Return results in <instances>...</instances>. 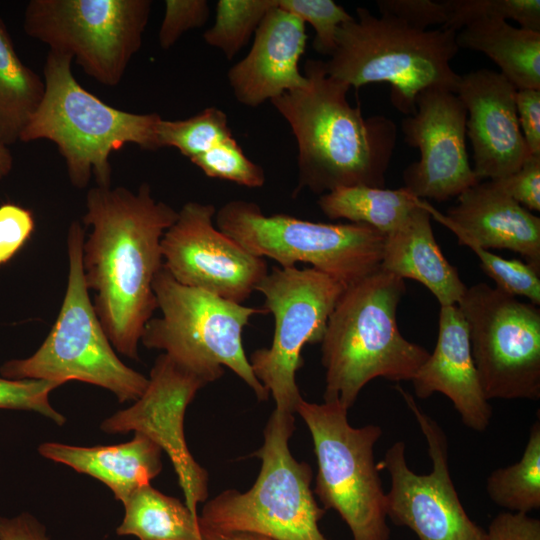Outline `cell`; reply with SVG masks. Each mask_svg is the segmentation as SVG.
I'll list each match as a JSON object with an SVG mask.
<instances>
[{"instance_id": "obj_1", "label": "cell", "mask_w": 540, "mask_h": 540, "mask_svg": "<svg viewBox=\"0 0 540 540\" xmlns=\"http://www.w3.org/2000/svg\"><path fill=\"white\" fill-rule=\"evenodd\" d=\"M83 222L82 266L94 309L112 346L138 359L144 328L158 309L153 281L163 266L161 239L178 211L157 201L149 184L90 189Z\"/></svg>"}, {"instance_id": "obj_2", "label": "cell", "mask_w": 540, "mask_h": 540, "mask_svg": "<svg viewBox=\"0 0 540 540\" xmlns=\"http://www.w3.org/2000/svg\"><path fill=\"white\" fill-rule=\"evenodd\" d=\"M307 84L271 103L288 122L298 145L297 195L307 188L325 194L338 188H383L397 126L383 115L364 117L347 100L349 85L329 76L322 60L304 64Z\"/></svg>"}, {"instance_id": "obj_3", "label": "cell", "mask_w": 540, "mask_h": 540, "mask_svg": "<svg viewBox=\"0 0 540 540\" xmlns=\"http://www.w3.org/2000/svg\"><path fill=\"white\" fill-rule=\"evenodd\" d=\"M404 279L381 267L344 288L321 341L324 402L349 410L375 378L411 381L430 352L401 334L396 313Z\"/></svg>"}, {"instance_id": "obj_4", "label": "cell", "mask_w": 540, "mask_h": 540, "mask_svg": "<svg viewBox=\"0 0 540 540\" xmlns=\"http://www.w3.org/2000/svg\"><path fill=\"white\" fill-rule=\"evenodd\" d=\"M69 55L50 51L44 75V95L21 133L22 142L49 140L64 158L70 182L85 188L92 175L97 186L110 187V155L125 144L159 148L157 113L136 114L104 103L75 79Z\"/></svg>"}, {"instance_id": "obj_5", "label": "cell", "mask_w": 540, "mask_h": 540, "mask_svg": "<svg viewBox=\"0 0 540 540\" xmlns=\"http://www.w3.org/2000/svg\"><path fill=\"white\" fill-rule=\"evenodd\" d=\"M450 29L419 30L390 16L358 7L356 17L338 30L326 73L356 89L385 82L391 103L405 114L416 110L417 95L440 87L455 93L460 74L451 66L459 47Z\"/></svg>"}, {"instance_id": "obj_6", "label": "cell", "mask_w": 540, "mask_h": 540, "mask_svg": "<svg viewBox=\"0 0 540 540\" xmlns=\"http://www.w3.org/2000/svg\"><path fill=\"white\" fill-rule=\"evenodd\" d=\"M294 414L274 410L264 428L258 477L246 492L227 489L206 501L198 524L220 531H248L275 540H327L319 527L325 509L311 489L312 469L297 461L289 440Z\"/></svg>"}, {"instance_id": "obj_7", "label": "cell", "mask_w": 540, "mask_h": 540, "mask_svg": "<svg viewBox=\"0 0 540 540\" xmlns=\"http://www.w3.org/2000/svg\"><path fill=\"white\" fill-rule=\"evenodd\" d=\"M85 231L78 221L67 235L68 281L57 319L38 350L28 358L0 367L2 377L66 383L77 380L111 391L119 402L136 401L148 378L126 366L113 346L90 300L83 266Z\"/></svg>"}, {"instance_id": "obj_8", "label": "cell", "mask_w": 540, "mask_h": 540, "mask_svg": "<svg viewBox=\"0 0 540 540\" xmlns=\"http://www.w3.org/2000/svg\"><path fill=\"white\" fill-rule=\"evenodd\" d=\"M161 316L146 324L141 342L165 351L179 364L204 377L219 379L223 367L231 369L259 401L268 391L254 375L242 344V332L255 314L266 313L205 290L178 283L164 266L153 281Z\"/></svg>"}, {"instance_id": "obj_9", "label": "cell", "mask_w": 540, "mask_h": 540, "mask_svg": "<svg viewBox=\"0 0 540 540\" xmlns=\"http://www.w3.org/2000/svg\"><path fill=\"white\" fill-rule=\"evenodd\" d=\"M215 225L246 251L282 268L308 263L344 288L378 270L385 235L358 223H320L287 214L267 216L254 202L232 200Z\"/></svg>"}, {"instance_id": "obj_10", "label": "cell", "mask_w": 540, "mask_h": 540, "mask_svg": "<svg viewBox=\"0 0 540 540\" xmlns=\"http://www.w3.org/2000/svg\"><path fill=\"white\" fill-rule=\"evenodd\" d=\"M338 402L321 404L304 399L296 413L311 434L317 460L314 493L325 510H335L353 540H389L386 493L374 460L380 426L353 427Z\"/></svg>"}, {"instance_id": "obj_11", "label": "cell", "mask_w": 540, "mask_h": 540, "mask_svg": "<svg viewBox=\"0 0 540 540\" xmlns=\"http://www.w3.org/2000/svg\"><path fill=\"white\" fill-rule=\"evenodd\" d=\"M151 6L150 0H31L23 27L100 84L116 86L142 46Z\"/></svg>"}, {"instance_id": "obj_12", "label": "cell", "mask_w": 540, "mask_h": 540, "mask_svg": "<svg viewBox=\"0 0 540 540\" xmlns=\"http://www.w3.org/2000/svg\"><path fill=\"white\" fill-rule=\"evenodd\" d=\"M344 287L314 269L274 267L255 291L265 297L264 309L274 317V334L268 348L253 351L251 369L271 395L276 410L296 413L303 399L296 372L303 366L306 344L321 343L328 319Z\"/></svg>"}, {"instance_id": "obj_13", "label": "cell", "mask_w": 540, "mask_h": 540, "mask_svg": "<svg viewBox=\"0 0 540 540\" xmlns=\"http://www.w3.org/2000/svg\"><path fill=\"white\" fill-rule=\"evenodd\" d=\"M486 399H540V309L497 287H467L457 303Z\"/></svg>"}, {"instance_id": "obj_14", "label": "cell", "mask_w": 540, "mask_h": 540, "mask_svg": "<svg viewBox=\"0 0 540 540\" xmlns=\"http://www.w3.org/2000/svg\"><path fill=\"white\" fill-rule=\"evenodd\" d=\"M402 395L427 442L432 468L417 474L408 466L405 443L396 441L377 464L387 471L386 514L397 526L411 529L419 540H486V531L466 513L449 469L447 436L436 420L399 385Z\"/></svg>"}, {"instance_id": "obj_15", "label": "cell", "mask_w": 540, "mask_h": 540, "mask_svg": "<svg viewBox=\"0 0 540 540\" xmlns=\"http://www.w3.org/2000/svg\"><path fill=\"white\" fill-rule=\"evenodd\" d=\"M216 211L210 203L183 205L161 239L163 266L182 285L243 304L268 266L216 227Z\"/></svg>"}, {"instance_id": "obj_16", "label": "cell", "mask_w": 540, "mask_h": 540, "mask_svg": "<svg viewBox=\"0 0 540 540\" xmlns=\"http://www.w3.org/2000/svg\"><path fill=\"white\" fill-rule=\"evenodd\" d=\"M207 384V379L162 353L154 362L141 397L100 426L110 434L141 433L165 451L177 475L184 503L194 514H198V504L208 497L209 476L188 449L184 416L196 393Z\"/></svg>"}, {"instance_id": "obj_17", "label": "cell", "mask_w": 540, "mask_h": 540, "mask_svg": "<svg viewBox=\"0 0 540 540\" xmlns=\"http://www.w3.org/2000/svg\"><path fill=\"white\" fill-rule=\"evenodd\" d=\"M415 103L401 129L405 142L419 149L420 159L404 170V187L423 200L458 197L480 181L466 148L467 110L454 92L440 87L421 91Z\"/></svg>"}, {"instance_id": "obj_18", "label": "cell", "mask_w": 540, "mask_h": 540, "mask_svg": "<svg viewBox=\"0 0 540 540\" xmlns=\"http://www.w3.org/2000/svg\"><path fill=\"white\" fill-rule=\"evenodd\" d=\"M516 91L500 72L487 68L460 75L455 94L467 110L466 136L480 181L510 175L530 155L518 123Z\"/></svg>"}, {"instance_id": "obj_19", "label": "cell", "mask_w": 540, "mask_h": 540, "mask_svg": "<svg viewBox=\"0 0 540 540\" xmlns=\"http://www.w3.org/2000/svg\"><path fill=\"white\" fill-rule=\"evenodd\" d=\"M442 214L428 202L432 218L450 229L458 243L508 249L540 269V218L516 202L496 180L479 181Z\"/></svg>"}, {"instance_id": "obj_20", "label": "cell", "mask_w": 540, "mask_h": 540, "mask_svg": "<svg viewBox=\"0 0 540 540\" xmlns=\"http://www.w3.org/2000/svg\"><path fill=\"white\" fill-rule=\"evenodd\" d=\"M305 23L277 6L270 9L248 54L227 73L236 100L252 108L307 84L299 70L306 47Z\"/></svg>"}, {"instance_id": "obj_21", "label": "cell", "mask_w": 540, "mask_h": 540, "mask_svg": "<svg viewBox=\"0 0 540 540\" xmlns=\"http://www.w3.org/2000/svg\"><path fill=\"white\" fill-rule=\"evenodd\" d=\"M438 325L435 349L411 380L414 394L419 399L445 395L467 428L484 432L490 425L492 407L479 381L459 307L440 306Z\"/></svg>"}, {"instance_id": "obj_22", "label": "cell", "mask_w": 540, "mask_h": 540, "mask_svg": "<svg viewBox=\"0 0 540 540\" xmlns=\"http://www.w3.org/2000/svg\"><path fill=\"white\" fill-rule=\"evenodd\" d=\"M380 267L402 279L420 282L440 306L457 305L467 289L436 242L423 199H418L406 219L385 235Z\"/></svg>"}, {"instance_id": "obj_23", "label": "cell", "mask_w": 540, "mask_h": 540, "mask_svg": "<svg viewBox=\"0 0 540 540\" xmlns=\"http://www.w3.org/2000/svg\"><path fill=\"white\" fill-rule=\"evenodd\" d=\"M38 451L47 459L101 481L122 503L137 489L150 484L162 469L161 448L141 433L117 445L79 447L47 442Z\"/></svg>"}, {"instance_id": "obj_24", "label": "cell", "mask_w": 540, "mask_h": 540, "mask_svg": "<svg viewBox=\"0 0 540 540\" xmlns=\"http://www.w3.org/2000/svg\"><path fill=\"white\" fill-rule=\"evenodd\" d=\"M456 43L488 56L516 89H540V32L484 18L459 30Z\"/></svg>"}, {"instance_id": "obj_25", "label": "cell", "mask_w": 540, "mask_h": 540, "mask_svg": "<svg viewBox=\"0 0 540 540\" xmlns=\"http://www.w3.org/2000/svg\"><path fill=\"white\" fill-rule=\"evenodd\" d=\"M418 199L405 187L387 189L358 185L322 194L317 204L331 220L365 224L387 235L406 219L417 206Z\"/></svg>"}, {"instance_id": "obj_26", "label": "cell", "mask_w": 540, "mask_h": 540, "mask_svg": "<svg viewBox=\"0 0 540 540\" xmlns=\"http://www.w3.org/2000/svg\"><path fill=\"white\" fill-rule=\"evenodd\" d=\"M124 517L116 528L119 536L138 540H199L198 514L184 502L146 484L124 503Z\"/></svg>"}, {"instance_id": "obj_27", "label": "cell", "mask_w": 540, "mask_h": 540, "mask_svg": "<svg viewBox=\"0 0 540 540\" xmlns=\"http://www.w3.org/2000/svg\"><path fill=\"white\" fill-rule=\"evenodd\" d=\"M45 85L16 53L10 34L0 18V142L6 146L20 140L29 119L39 106Z\"/></svg>"}, {"instance_id": "obj_28", "label": "cell", "mask_w": 540, "mask_h": 540, "mask_svg": "<svg viewBox=\"0 0 540 540\" xmlns=\"http://www.w3.org/2000/svg\"><path fill=\"white\" fill-rule=\"evenodd\" d=\"M488 498L507 512L529 514L540 508V421L536 420L519 461L493 470L486 479Z\"/></svg>"}, {"instance_id": "obj_29", "label": "cell", "mask_w": 540, "mask_h": 540, "mask_svg": "<svg viewBox=\"0 0 540 540\" xmlns=\"http://www.w3.org/2000/svg\"><path fill=\"white\" fill-rule=\"evenodd\" d=\"M277 4L278 0H219L214 24L203 33V39L231 60Z\"/></svg>"}, {"instance_id": "obj_30", "label": "cell", "mask_w": 540, "mask_h": 540, "mask_svg": "<svg viewBox=\"0 0 540 540\" xmlns=\"http://www.w3.org/2000/svg\"><path fill=\"white\" fill-rule=\"evenodd\" d=\"M157 137L159 148L174 147L190 160L233 136L226 113L208 107L184 120L161 119Z\"/></svg>"}, {"instance_id": "obj_31", "label": "cell", "mask_w": 540, "mask_h": 540, "mask_svg": "<svg viewBox=\"0 0 540 540\" xmlns=\"http://www.w3.org/2000/svg\"><path fill=\"white\" fill-rule=\"evenodd\" d=\"M449 17L443 29L458 32L484 18L511 19L521 28L540 32L539 0H446Z\"/></svg>"}, {"instance_id": "obj_32", "label": "cell", "mask_w": 540, "mask_h": 540, "mask_svg": "<svg viewBox=\"0 0 540 540\" xmlns=\"http://www.w3.org/2000/svg\"><path fill=\"white\" fill-rule=\"evenodd\" d=\"M190 161L210 178L234 182L247 188H260L265 184L263 168L244 154L234 137Z\"/></svg>"}, {"instance_id": "obj_33", "label": "cell", "mask_w": 540, "mask_h": 540, "mask_svg": "<svg viewBox=\"0 0 540 540\" xmlns=\"http://www.w3.org/2000/svg\"><path fill=\"white\" fill-rule=\"evenodd\" d=\"M478 257L482 270L496 287L512 296H523L535 305L540 304V269L518 259H505L478 245L463 241Z\"/></svg>"}, {"instance_id": "obj_34", "label": "cell", "mask_w": 540, "mask_h": 540, "mask_svg": "<svg viewBox=\"0 0 540 540\" xmlns=\"http://www.w3.org/2000/svg\"><path fill=\"white\" fill-rule=\"evenodd\" d=\"M278 7L309 23L315 30L313 48L329 57L335 50L340 26L353 17L332 0H278Z\"/></svg>"}, {"instance_id": "obj_35", "label": "cell", "mask_w": 540, "mask_h": 540, "mask_svg": "<svg viewBox=\"0 0 540 540\" xmlns=\"http://www.w3.org/2000/svg\"><path fill=\"white\" fill-rule=\"evenodd\" d=\"M64 383L51 380L0 377V409L26 410L40 413L58 425H63L65 417L49 402V394Z\"/></svg>"}, {"instance_id": "obj_36", "label": "cell", "mask_w": 540, "mask_h": 540, "mask_svg": "<svg viewBox=\"0 0 540 540\" xmlns=\"http://www.w3.org/2000/svg\"><path fill=\"white\" fill-rule=\"evenodd\" d=\"M209 16L206 0H166L158 34L161 48H171L185 32L204 26Z\"/></svg>"}, {"instance_id": "obj_37", "label": "cell", "mask_w": 540, "mask_h": 540, "mask_svg": "<svg viewBox=\"0 0 540 540\" xmlns=\"http://www.w3.org/2000/svg\"><path fill=\"white\" fill-rule=\"evenodd\" d=\"M376 5L380 15L397 18L419 30L443 27L449 17L446 0H377Z\"/></svg>"}, {"instance_id": "obj_38", "label": "cell", "mask_w": 540, "mask_h": 540, "mask_svg": "<svg viewBox=\"0 0 540 540\" xmlns=\"http://www.w3.org/2000/svg\"><path fill=\"white\" fill-rule=\"evenodd\" d=\"M34 228L30 210L13 203L0 206V267L23 247Z\"/></svg>"}, {"instance_id": "obj_39", "label": "cell", "mask_w": 540, "mask_h": 540, "mask_svg": "<svg viewBox=\"0 0 540 540\" xmlns=\"http://www.w3.org/2000/svg\"><path fill=\"white\" fill-rule=\"evenodd\" d=\"M494 180L521 206L540 211V155H528L516 171Z\"/></svg>"}, {"instance_id": "obj_40", "label": "cell", "mask_w": 540, "mask_h": 540, "mask_svg": "<svg viewBox=\"0 0 540 540\" xmlns=\"http://www.w3.org/2000/svg\"><path fill=\"white\" fill-rule=\"evenodd\" d=\"M518 123L530 155H540V89H517Z\"/></svg>"}, {"instance_id": "obj_41", "label": "cell", "mask_w": 540, "mask_h": 540, "mask_svg": "<svg viewBox=\"0 0 540 540\" xmlns=\"http://www.w3.org/2000/svg\"><path fill=\"white\" fill-rule=\"evenodd\" d=\"M486 540H540V520L529 514L501 512L490 522Z\"/></svg>"}, {"instance_id": "obj_42", "label": "cell", "mask_w": 540, "mask_h": 540, "mask_svg": "<svg viewBox=\"0 0 540 540\" xmlns=\"http://www.w3.org/2000/svg\"><path fill=\"white\" fill-rule=\"evenodd\" d=\"M0 540H49L46 528L31 514L0 516Z\"/></svg>"}, {"instance_id": "obj_43", "label": "cell", "mask_w": 540, "mask_h": 540, "mask_svg": "<svg viewBox=\"0 0 540 540\" xmlns=\"http://www.w3.org/2000/svg\"><path fill=\"white\" fill-rule=\"evenodd\" d=\"M201 540H275L263 534L248 531H220L198 524Z\"/></svg>"}, {"instance_id": "obj_44", "label": "cell", "mask_w": 540, "mask_h": 540, "mask_svg": "<svg viewBox=\"0 0 540 540\" xmlns=\"http://www.w3.org/2000/svg\"><path fill=\"white\" fill-rule=\"evenodd\" d=\"M13 157L8 147L0 142V180L12 170Z\"/></svg>"}, {"instance_id": "obj_45", "label": "cell", "mask_w": 540, "mask_h": 540, "mask_svg": "<svg viewBox=\"0 0 540 540\" xmlns=\"http://www.w3.org/2000/svg\"><path fill=\"white\" fill-rule=\"evenodd\" d=\"M199 540H201V539H199Z\"/></svg>"}]
</instances>
